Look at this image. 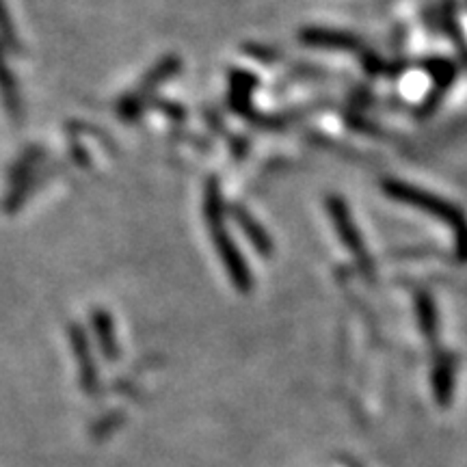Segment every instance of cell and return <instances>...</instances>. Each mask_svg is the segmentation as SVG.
<instances>
[{"mask_svg": "<svg viewBox=\"0 0 467 467\" xmlns=\"http://www.w3.org/2000/svg\"><path fill=\"white\" fill-rule=\"evenodd\" d=\"M203 214H206L208 230L213 234L214 249H217L221 262L230 273L232 284L236 285L238 290L247 292L251 288V273L249 266L244 265L243 254L238 251L236 244H234L232 236L225 230V210H223V200H221L219 184L214 180H210L206 184V202H203Z\"/></svg>", "mask_w": 467, "mask_h": 467, "instance_id": "1", "label": "cell"}, {"mask_svg": "<svg viewBox=\"0 0 467 467\" xmlns=\"http://www.w3.org/2000/svg\"><path fill=\"white\" fill-rule=\"evenodd\" d=\"M327 206H329V214H331V219H334L336 230H337V234H340L342 243L347 244L350 251H353V255L358 258L359 265L368 266L366 249L359 241V234H358V230H355V223H353V219H350L347 203H344L342 200H337V197H331V200L327 202Z\"/></svg>", "mask_w": 467, "mask_h": 467, "instance_id": "3", "label": "cell"}, {"mask_svg": "<svg viewBox=\"0 0 467 467\" xmlns=\"http://www.w3.org/2000/svg\"><path fill=\"white\" fill-rule=\"evenodd\" d=\"M0 102H3L5 113L14 124L25 119V100H22L20 87L14 72H11L7 57H5V46L0 44Z\"/></svg>", "mask_w": 467, "mask_h": 467, "instance_id": "2", "label": "cell"}, {"mask_svg": "<svg viewBox=\"0 0 467 467\" xmlns=\"http://www.w3.org/2000/svg\"><path fill=\"white\" fill-rule=\"evenodd\" d=\"M301 39L306 44L329 46V48H348V46H355V39L348 37V35L336 33V31H318V28L306 31L301 35Z\"/></svg>", "mask_w": 467, "mask_h": 467, "instance_id": "5", "label": "cell"}, {"mask_svg": "<svg viewBox=\"0 0 467 467\" xmlns=\"http://www.w3.org/2000/svg\"><path fill=\"white\" fill-rule=\"evenodd\" d=\"M0 44L9 50H20V39H17V31L11 20V14L5 5V0H0Z\"/></svg>", "mask_w": 467, "mask_h": 467, "instance_id": "6", "label": "cell"}, {"mask_svg": "<svg viewBox=\"0 0 467 467\" xmlns=\"http://www.w3.org/2000/svg\"><path fill=\"white\" fill-rule=\"evenodd\" d=\"M234 219L241 223V227L244 230V234L249 236V241L254 243V247L260 251V254H271L273 244H271V238H268V234L262 230V227L255 223L254 217L247 213L244 208H234Z\"/></svg>", "mask_w": 467, "mask_h": 467, "instance_id": "4", "label": "cell"}]
</instances>
